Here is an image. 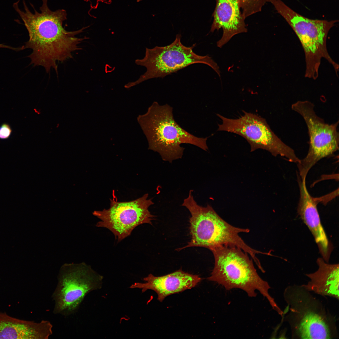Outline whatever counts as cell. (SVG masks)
I'll return each mask as SVG.
<instances>
[{
  "label": "cell",
  "instance_id": "cell-6",
  "mask_svg": "<svg viewBox=\"0 0 339 339\" xmlns=\"http://www.w3.org/2000/svg\"><path fill=\"white\" fill-rule=\"evenodd\" d=\"M277 12L293 29L303 47L305 56V76L316 79L322 58L333 67L337 75L339 65L329 55L326 41L328 33L338 21L313 19L298 13L281 0H274L272 3Z\"/></svg>",
  "mask_w": 339,
  "mask_h": 339
},
{
  "label": "cell",
  "instance_id": "cell-17",
  "mask_svg": "<svg viewBox=\"0 0 339 339\" xmlns=\"http://www.w3.org/2000/svg\"><path fill=\"white\" fill-rule=\"evenodd\" d=\"M242 13L246 19L261 12L269 0H238Z\"/></svg>",
  "mask_w": 339,
  "mask_h": 339
},
{
  "label": "cell",
  "instance_id": "cell-7",
  "mask_svg": "<svg viewBox=\"0 0 339 339\" xmlns=\"http://www.w3.org/2000/svg\"><path fill=\"white\" fill-rule=\"evenodd\" d=\"M181 37L180 35L178 34L174 41L168 45L146 48L144 57L135 61L137 65L145 67L146 72L136 80L126 84L125 88L129 89L149 79L164 78L195 63L207 65L220 76L218 66L210 56L196 54L193 51L195 45L185 46L181 42Z\"/></svg>",
  "mask_w": 339,
  "mask_h": 339
},
{
  "label": "cell",
  "instance_id": "cell-16",
  "mask_svg": "<svg viewBox=\"0 0 339 339\" xmlns=\"http://www.w3.org/2000/svg\"><path fill=\"white\" fill-rule=\"evenodd\" d=\"M316 262L318 269L313 273L306 274L310 280L307 284L302 285L309 292L338 299L339 264H329L322 258H318Z\"/></svg>",
  "mask_w": 339,
  "mask_h": 339
},
{
  "label": "cell",
  "instance_id": "cell-4",
  "mask_svg": "<svg viewBox=\"0 0 339 339\" xmlns=\"http://www.w3.org/2000/svg\"><path fill=\"white\" fill-rule=\"evenodd\" d=\"M210 250L214 256V265L207 280L221 285L227 290L241 289L251 297L256 296V291H258L274 310L278 313L281 311L269 293L270 286L259 275L253 259L247 253L229 245H219Z\"/></svg>",
  "mask_w": 339,
  "mask_h": 339
},
{
  "label": "cell",
  "instance_id": "cell-18",
  "mask_svg": "<svg viewBox=\"0 0 339 339\" xmlns=\"http://www.w3.org/2000/svg\"><path fill=\"white\" fill-rule=\"evenodd\" d=\"M12 132V129L9 124L4 123L0 126V139L6 140L11 136Z\"/></svg>",
  "mask_w": 339,
  "mask_h": 339
},
{
  "label": "cell",
  "instance_id": "cell-12",
  "mask_svg": "<svg viewBox=\"0 0 339 339\" xmlns=\"http://www.w3.org/2000/svg\"><path fill=\"white\" fill-rule=\"evenodd\" d=\"M300 197L297 211L298 214L313 234L322 258L329 261L332 246L329 241L322 225L317 208V201L309 192L306 179H302L297 174Z\"/></svg>",
  "mask_w": 339,
  "mask_h": 339
},
{
  "label": "cell",
  "instance_id": "cell-13",
  "mask_svg": "<svg viewBox=\"0 0 339 339\" xmlns=\"http://www.w3.org/2000/svg\"><path fill=\"white\" fill-rule=\"evenodd\" d=\"M201 280L198 275L190 274L180 269L161 276L149 274L143 279L145 282H135L130 288L141 289L142 293L148 290H152L157 294L158 300L161 302L169 295L195 287Z\"/></svg>",
  "mask_w": 339,
  "mask_h": 339
},
{
  "label": "cell",
  "instance_id": "cell-19",
  "mask_svg": "<svg viewBox=\"0 0 339 339\" xmlns=\"http://www.w3.org/2000/svg\"><path fill=\"white\" fill-rule=\"evenodd\" d=\"M0 48H9V49H12V50H20L19 48H14V47H11L10 46H6V45H3V44H0Z\"/></svg>",
  "mask_w": 339,
  "mask_h": 339
},
{
  "label": "cell",
  "instance_id": "cell-1",
  "mask_svg": "<svg viewBox=\"0 0 339 339\" xmlns=\"http://www.w3.org/2000/svg\"><path fill=\"white\" fill-rule=\"evenodd\" d=\"M40 12H37L33 5L32 13L23 0L24 10L19 6V1L13 6L18 13L28 31L29 38L21 50L31 49L32 52L28 57L30 64L43 67L47 73L54 69L57 73V62H63L73 57L72 53L80 50L78 45L88 38H78L76 35L89 26L78 30L67 31L63 26L67 13L63 9L52 11L47 4L48 0H41Z\"/></svg>",
  "mask_w": 339,
  "mask_h": 339
},
{
  "label": "cell",
  "instance_id": "cell-5",
  "mask_svg": "<svg viewBox=\"0 0 339 339\" xmlns=\"http://www.w3.org/2000/svg\"><path fill=\"white\" fill-rule=\"evenodd\" d=\"M193 191L190 190L182 206L191 214L189 227L191 239L179 250L190 247H198L210 250L223 245L235 246L240 248L250 256L254 257L257 250L248 245L239 235L248 233V229L234 227L223 219L210 205L202 207L194 199Z\"/></svg>",
  "mask_w": 339,
  "mask_h": 339
},
{
  "label": "cell",
  "instance_id": "cell-10",
  "mask_svg": "<svg viewBox=\"0 0 339 339\" xmlns=\"http://www.w3.org/2000/svg\"><path fill=\"white\" fill-rule=\"evenodd\" d=\"M244 115L236 119L217 114L222 120L218 131H225L245 138L250 146V151L258 149L266 150L273 156H280L289 161L297 164L300 159L294 150L284 143L271 129L265 119L243 111Z\"/></svg>",
  "mask_w": 339,
  "mask_h": 339
},
{
  "label": "cell",
  "instance_id": "cell-15",
  "mask_svg": "<svg viewBox=\"0 0 339 339\" xmlns=\"http://www.w3.org/2000/svg\"><path fill=\"white\" fill-rule=\"evenodd\" d=\"M52 327L48 320L36 322L0 312V339H47L52 334Z\"/></svg>",
  "mask_w": 339,
  "mask_h": 339
},
{
  "label": "cell",
  "instance_id": "cell-14",
  "mask_svg": "<svg viewBox=\"0 0 339 339\" xmlns=\"http://www.w3.org/2000/svg\"><path fill=\"white\" fill-rule=\"evenodd\" d=\"M213 16L211 32L221 28L223 31L221 38L217 42L218 47H222L235 35L247 31L245 18L238 0H216Z\"/></svg>",
  "mask_w": 339,
  "mask_h": 339
},
{
  "label": "cell",
  "instance_id": "cell-3",
  "mask_svg": "<svg viewBox=\"0 0 339 339\" xmlns=\"http://www.w3.org/2000/svg\"><path fill=\"white\" fill-rule=\"evenodd\" d=\"M283 297L287 306L283 315H286L284 319L290 326L292 338L336 337L334 317L319 299L302 285L288 286L284 291Z\"/></svg>",
  "mask_w": 339,
  "mask_h": 339
},
{
  "label": "cell",
  "instance_id": "cell-11",
  "mask_svg": "<svg viewBox=\"0 0 339 339\" xmlns=\"http://www.w3.org/2000/svg\"><path fill=\"white\" fill-rule=\"evenodd\" d=\"M148 197L147 193L129 202H119L114 198L110 199L109 209L93 213L100 220L96 226L109 229L119 242L129 236L137 226L144 223L152 225V221L155 216L151 214L148 208L154 203Z\"/></svg>",
  "mask_w": 339,
  "mask_h": 339
},
{
  "label": "cell",
  "instance_id": "cell-2",
  "mask_svg": "<svg viewBox=\"0 0 339 339\" xmlns=\"http://www.w3.org/2000/svg\"><path fill=\"white\" fill-rule=\"evenodd\" d=\"M137 119L147 139L148 149L158 153L164 161L171 163L181 159L185 149L181 146L183 143L208 150L209 137H198L181 127L175 120L173 108L168 104L161 105L154 101Z\"/></svg>",
  "mask_w": 339,
  "mask_h": 339
},
{
  "label": "cell",
  "instance_id": "cell-8",
  "mask_svg": "<svg viewBox=\"0 0 339 339\" xmlns=\"http://www.w3.org/2000/svg\"><path fill=\"white\" fill-rule=\"evenodd\" d=\"M103 278L83 262L63 265L51 296L53 313L64 316L75 313L88 294L101 288Z\"/></svg>",
  "mask_w": 339,
  "mask_h": 339
},
{
  "label": "cell",
  "instance_id": "cell-9",
  "mask_svg": "<svg viewBox=\"0 0 339 339\" xmlns=\"http://www.w3.org/2000/svg\"><path fill=\"white\" fill-rule=\"evenodd\" d=\"M313 103L308 100H299L291 105L292 109L304 119L308 129L309 147L308 153L297 163L299 175L306 179L310 169L319 161L331 156L339 149V121L326 123L315 110Z\"/></svg>",
  "mask_w": 339,
  "mask_h": 339
}]
</instances>
